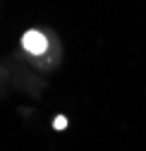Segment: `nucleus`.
Here are the masks:
<instances>
[{"label":"nucleus","instance_id":"obj_1","mask_svg":"<svg viewBox=\"0 0 146 151\" xmlns=\"http://www.w3.org/2000/svg\"><path fill=\"white\" fill-rule=\"evenodd\" d=\"M22 43H24V48H26L29 53H34V55H41V53H46V48H48V41H46V36H43L41 31H26L24 39H22Z\"/></svg>","mask_w":146,"mask_h":151},{"label":"nucleus","instance_id":"obj_2","mask_svg":"<svg viewBox=\"0 0 146 151\" xmlns=\"http://www.w3.org/2000/svg\"><path fill=\"white\" fill-rule=\"evenodd\" d=\"M62 127H67V120L60 115V118H55V129H62Z\"/></svg>","mask_w":146,"mask_h":151}]
</instances>
